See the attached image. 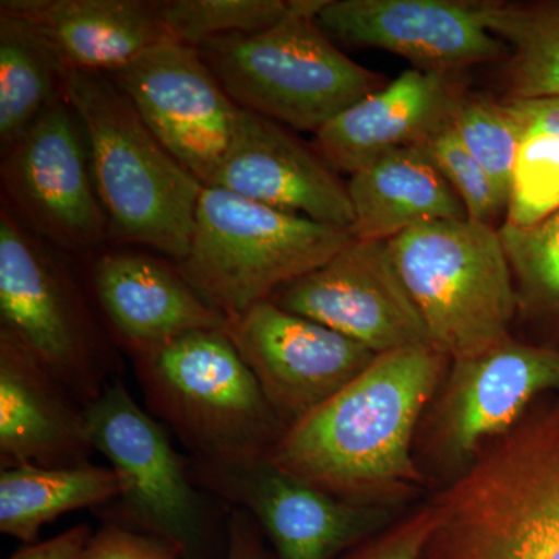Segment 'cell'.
Returning a JSON list of instances; mask_svg holds the SVG:
<instances>
[{
  "instance_id": "9a60e30c",
  "label": "cell",
  "mask_w": 559,
  "mask_h": 559,
  "mask_svg": "<svg viewBox=\"0 0 559 559\" xmlns=\"http://www.w3.org/2000/svg\"><path fill=\"white\" fill-rule=\"evenodd\" d=\"M559 389L558 349L510 340L479 355L452 360L433 415V443L441 457L471 463L518 428L540 393Z\"/></svg>"
},
{
  "instance_id": "ac0fdd59",
  "label": "cell",
  "mask_w": 559,
  "mask_h": 559,
  "mask_svg": "<svg viewBox=\"0 0 559 559\" xmlns=\"http://www.w3.org/2000/svg\"><path fill=\"white\" fill-rule=\"evenodd\" d=\"M463 97L457 75L406 70L323 124L314 148L334 170L356 175L389 154L421 146L451 124Z\"/></svg>"
},
{
  "instance_id": "277c9868",
  "label": "cell",
  "mask_w": 559,
  "mask_h": 559,
  "mask_svg": "<svg viewBox=\"0 0 559 559\" xmlns=\"http://www.w3.org/2000/svg\"><path fill=\"white\" fill-rule=\"evenodd\" d=\"M146 406L193 455V462L270 457L286 426L226 330L194 331L134 356Z\"/></svg>"
},
{
  "instance_id": "4316f807",
  "label": "cell",
  "mask_w": 559,
  "mask_h": 559,
  "mask_svg": "<svg viewBox=\"0 0 559 559\" xmlns=\"http://www.w3.org/2000/svg\"><path fill=\"white\" fill-rule=\"evenodd\" d=\"M293 7L294 0H164L160 13L173 39L200 49L209 40L270 28Z\"/></svg>"
},
{
  "instance_id": "5bb4252c",
  "label": "cell",
  "mask_w": 559,
  "mask_h": 559,
  "mask_svg": "<svg viewBox=\"0 0 559 559\" xmlns=\"http://www.w3.org/2000/svg\"><path fill=\"white\" fill-rule=\"evenodd\" d=\"M270 300L374 355L432 345L384 241L353 238L333 259L283 286Z\"/></svg>"
},
{
  "instance_id": "ba28073f",
  "label": "cell",
  "mask_w": 559,
  "mask_h": 559,
  "mask_svg": "<svg viewBox=\"0 0 559 559\" xmlns=\"http://www.w3.org/2000/svg\"><path fill=\"white\" fill-rule=\"evenodd\" d=\"M92 450L108 460L119 484L108 522L178 546L186 559L226 555L227 530L194 480L167 428L143 409L120 378L86 404Z\"/></svg>"
},
{
  "instance_id": "ffe728a7",
  "label": "cell",
  "mask_w": 559,
  "mask_h": 559,
  "mask_svg": "<svg viewBox=\"0 0 559 559\" xmlns=\"http://www.w3.org/2000/svg\"><path fill=\"white\" fill-rule=\"evenodd\" d=\"M86 406L64 382L0 330V466L90 463Z\"/></svg>"
},
{
  "instance_id": "e0dca14e",
  "label": "cell",
  "mask_w": 559,
  "mask_h": 559,
  "mask_svg": "<svg viewBox=\"0 0 559 559\" xmlns=\"http://www.w3.org/2000/svg\"><path fill=\"white\" fill-rule=\"evenodd\" d=\"M207 187L342 229L355 223L347 183L318 150L277 121L241 108L229 151Z\"/></svg>"
},
{
  "instance_id": "8992f818",
  "label": "cell",
  "mask_w": 559,
  "mask_h": 559,
  "mask_svg": "<svg viewBox=\"0 0 559 559\" xmlns=\"http://www.w3.org/2000/svg\"><path fill=\"white\" fill-rule=\"evenodd\" d=\"M388 246L430 342L448 359L510 340L520 299L499 229L469 218L433 221Z\"/></svg>"
},
{
  "instance_id": "4dcf8cb0",
  "label": "cell",
  "mask_w": 559,
  "mask_h": 559,
  "mask_svg": "<svg viewBox=\"0 0 559 559\" xmlns=\"http://www.w3.org/2000/svg\"><path fill=\"white\" fill-rule=\"evenodd\" d=\"M79 559H186L178 546L124 527V525L106 522L97 532L92 533Z\"/></svg>"
},
{
  "instance_id": "d6986e66",
  "label": "cell",
  "mask_w": 559,
  "mask_h": 559,
  "mask_svg": "<svg viewBox=\"0 0 559 559\" xmlns=\"http://www.w3.org/2000/svg\"><path fill=\"white\" fill-rule=\"evenodd\" d=\"M98 307L131 358L204 330H226L178 264L134 250L103 253L92 266Z\"/></svg>"
},
{
  "instance_id": "d6a6232c",
  "label": "cell",
  "mask_w": 559,
  "mask_h": 559,
  "mask_svg": "<svg viewBox=\"0 0 559 559\" xmlns=\"http://www.w3.org/2000/svg\"><path fill=\"white\" fill-rule=\"evenodd\" d=\"M224 559H275L255 520L241 509L231 510L227 522V549Z\"/></svg>"
},
{
  "instance_id": "d4e9b609",
  "label": "cell",
  "mask_w": 559,
  "mask_h": 559,
  "mask_svg": "<svg viewBox=\"0 0 559 559\" xmlns=\"http://www.w3.org/2000/svg\"><path fill=\"white\" fill-rule=\"evenodd\" d=\"M522 139L503 226L530 229L559 210V98H507Z\"/></svg>"
},
{
  "instance_id": "836d02e7",
  "label": "cell",
  "mask_w": 559,
  "mask_h": 559,
  "mask_svg": "<svg viewBox=\"0 0 559 559\" xmlns=\"http://www.w3.org/2000/svg\"><path fill=\"white\" fill-rule=\"evenodd\" d=\"M92 533L90 524H79L40 543L25 544L7 559H79Z\"/></svg>"
},
{
  "instance_id": "52a82bcc",
  "label": "cell",
  "mask_w": 559,
  "mask_h": 559,
  "mask_svg": "<svg viewBox=\"0 0 559 559\" xmlns=\"http://www.w3.org/2000/svg\"><path fill=\"white\" fill-rule=\"evenodd\" d=\"M352 230L204 187L186 259L191 286L226 319L270 300L353 240Z\"/></svg>"
},
{
  "instance_id": "30bf717a",
  "label": "cell",
  "mask_w": 559,
  "mask_h": 559,
  "mask_svg": "<svg viewBox=\"0 0 559 559\" xmlns=\"http://www.w3.org/2000/svg\"><path fill=\"white\" fill-rule=\"evenodd\" d=\"M3 204L40 240L86 252L109 238L86 138L64 94L2 153Z\"/></svg>"
},
{
  "instance_id": "cb8c5ba5",
  "label": "cell",
  "mask_w": 559,
  "mask_h": 559,
  "mask_svg": "<svg viewBox=\"0 0 559 559\" xmlns=\"http://www.w3.org/2000/svg\"><path fill=\"white\" fill-rule=\"evenodd\" d=\"M477 13L509 47L507 98H559V2L479 0Z\"/></svg>"
},
{
  "instance_id": "6da1fadb",
  "label": "cell",
  "mask_w": 559,
  "mask_h": 559,
  "mask_svg": "<svg viewBox=\"0 0 559 559\" xmlns=\"http://www.w3.org/2000/svg\"><path fill=\"white\" fill-rule=\"evenodd\" d=\"M448 360L433 345L377 355L333 399L289 426L267 459L320 491L364 506L419 484L415 432Z\"/></svg>"
},
{
  "instance_id": "603a6c76",
  "label": "cell",
  "mask_w": 559,
  "mask_h": 559,
  "mask_svg": "<svg viewBox=\"0 0 559 559\" xmlns=\"http://www.w3.org/2000/svg\"><path fill=\"white\" fill-rule=\"evenodd\" d=\"M119 495L109 466H11L0 471V532L24 544L70 511L109 506Z\"/></svg>"
},
{
  "instance_id": "3957f363",
  "label": "cell",
  "mask_w": 559,
  "mask_h": 559,
  "mask_svg": "<svg viewBox=\"0 0 559 559\" xmlns=\"http://www.w3.org/2000/svg\"><path fill=\"white\" fill-rule=\"evenodd\" d=\"M61 86L86 138L109 238L180 263L204 186L154 138L109 76L62 69Z\"/></svg>"
},
{
  "instance_id": "5b68a950",
  "label": "cell",
  "mask_w": 559,
  "mask_h": 559,
  "mask_svg": "<svg viewBox=\"0 0 559 559\" xmlns=\"http://www.w3.org/2000/svg\"><path fill=\"white\" fill-rule=\"evenodd\" d=\"M326 0H294L270 28L201 46L202 60L238 108L293 130L323 124L384 86V76L349 60L320 27Z\"/></svg>"
},
{
  "instance_id": "9c48e42d",
  "label": "cell",
  "mask_w": 559,
  "mask_h": 559,
  "mask_svg": "<svg viewBox=\"0 0 559 559\" xmlns=\"http://www.w3.org/2000/svg\"><path fill=\"white\" fill-rule=\"evenodd\" d=\"M0 323L86 406L117 377V359L83 293L2 202Z\"/></svg>"
},
{
  "instance_id": "484cf974",
  "label": "cell",
  "mask_w": 559,
  "mask_h": 559,
  "mask_svg": "<svg viewBox=\"0 0 559 559\" xmlns=\"http://www.w3.org/2000/svg\"><path fill=\"white\" fill-rule=\"evenodd\" d=\"M62 64L21 21L0 14V151L62 94Z\"/></svg>"
},
{
  "instance_id": "7a4b0ae2",
  "label": "cell",
  "mask_w": 559,
  "mask_h": 559,
  "mask_svg": "<svg viewBox=\"0 0 559 559\" xmlns=\"http://www.w3.org/2000/svg\"><path fill=\"white\" fill-rule=\"evenodd\" d=\"M429 509L419 559H559V407L485 448Z\"/></svg>"
},
{
  "instance_id": "7402d4cb",
  "label": "cell",
  "mask_w": 559,
  "mask_h": 559,
  "mask_svg": "<svg viewBox=\"0 0 559 559\" xmlns=\"http://www.w3.org/2000/svg\"><path fill=\"white\" fill-rule=\"evenodd\" d=\"M347 189L358 240L388 242L421 224L468 218L423 146L382 157L353 175Z\"/></svg>"
},
{
  "instance_id": "4fadbf2b",
  "label": "cell",
  "mask_w": 559,
  "mask_h": 559,
  "mask_svg": "<svg viewBox=\"0 0 559 559\" xmlns=\"http://www.w3.org/2000/svg\"><path fill=\"white\" fill-rule=\"evenodd\" d=\"M226 333L286 428L333 399L377 358L358 342L271 300L227 319Z\"/></svg>"
},
{
  "instance_id": "7c38bea8",
  "label": "cell",
  "mask_w": 559,
  "mask_h": 559,
  "mask_svg": "<svg viewBox=\"0 0 559 559\" xmlns=\"http://www.w3.org/2000/svg\"><path fill=\"white\" fill-rule=\"evenodd\" d=\"M191 473L202 489L248 511L275 559H337L389 527L388 510L334 498L275 468L267 457L193 462Z\"/></svg>"
},
{
  "instance_id": "83f0119b",
  "label": "cell",
  "mask_w": 559,
  "mask_h": 559,
  "mask_svg": "<svg viewBox=\"0 0 559 559\" xmlns=\"http://www.w3.org/2000/svg\"><path fill=\"white\" fill-rule=\"evenodd\" d=\"M520 307L559 322V210L530 229H499Z\"/></svg>"
},
{
  "instance_id": "f546056e",
  "label": "cell",
  "mask_w": 559,
  "mask_h": 559,
  "mask_svg": "<svg viewBox=\"0 0 559 559\" xmlns=\"http://www.w3.org/2000/svg\"><path fill=\"white\" fill-rule=\"evenodd\" d=\"M421 146L462 201L469 219L492 226L500 215H506L507 198L462 145L451 124Z\"/></svg>"
},
{
  "instance_id": "1f68e13d",
  "label": "cell",
  "mask_w": 559,
  "mask_h": 559,
  "mask_svg": "<svg viewBox=\"0 0 559 559\" xmlns=\"http://www.w3.org/2000/svg\"><path fill=\"white\" fill-rule=\"evenodd\" d=\"M429 506L389 525L337 559H419L430 530Z\"/></svg>"
},
{
  "instance_id": "44dd1931",
  "label": "cell",
  "mask_w": 559,
  "mask_h": 559,
  "mask_svg": "<svg viewBox=\"0 0 559 559\" xmlns=\"http://www.w3.org/2000/svg\"><path fill=\"white\" fill-rule=\"evenodd\" d=\"M0 14L28 28L62 68L109 73L173 39L160 2L148 0H2Z\"/></svg>"
},
{
  "instance_id": "f1b7e54d",
  "label": "cell",
  "mask_w": 559,
  "mask_h": 559,
  "mask_svg": "<svg viewBox=\"0 0 559 559\" xmlns=\"http://www.w3.org/2000/svg\"><path fill=\"white\" fill-rule=\"evenodd\" d=\"M451 127L509 204L522 139L520 120L503 100L469 97L465 94L455 110Z\"/></svg>"
},
{
  "instance_id": "2e32d148",
  "label": "cell",
  "mask_w": 559,
  "mask_h": 559,
  "mask_svg": "<svg viewBox=\"0 0 559 559\" xmlns=\"http://www.w3.org/2000/svg\"><path fill=\"white\" fill-rule=\"evenodd\" d=\"M318 21L341 43L390 51L425 72L459 75L509 58L471 0H326Z\"/></svg>"
},
{
  "instance_id": "8fae6325",
  "label": "cell",
  "mask_w": 559,
  "mask_h": 559,
  "mask_svg": "<svg viewBox=\"0 0 559 559\" xmlns=\"http://www.w3.org/2000/svg\"><path fill=\"white\" fill-rule=\"evenodd\" d=\"M106 76L162 146L207 187L229 151L240 108L200 50L168 39Z\"/></svg>"
}]
</instances>
